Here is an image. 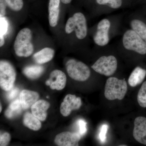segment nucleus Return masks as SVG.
<instances>
[{
	"label": "nucleus",
	"mask_w": 146,
	"mask_h": 146,
	"mask_svg": "<svg viewBox=\"0 0 146 146\" xmlns=\"http://www.w3.org/2000/svg\"><path fill=\"white\" fill-rule=\"evenodd\" d=\"M32 32L29 29H22L18 33L14 43V49L19 57H27L32 54L34 47L31 42Z\"/></svg>",
	"instance_id": "obj_1"
},
{
	"label": "nucleus",
	"mask_w": 146,
	"mask_h": 146,
	"mask_svg": "<svg viewBox=\"0 0 146 146\" xmlns=\"http://www.w3.org/2000/svg\"><path fill=\"white\" fill-rule=\"evenodd\" d=\"M127 91V84L125 80L110 77L106 83L104 96L109 100H121L124 98Z\"/></svg>",
	"instance_id": "obj_2"
},
{
	"label": "nucleus",
	"mask_w": 146,
	"mask_h": 146,
	"mask_svg": "<svg viewBox=\"0 0 146 146\" xmlns=\"http://www.w3.org/2000/svg\"><path fill=\"white\" fill-rule=\"evenodd\" d=\"M65 31L67 34L74 31L78 39H84L87 35V27L86 19L83 13H76L69 18L65 25Z\"/></svg>",
	"instance_id": "obj_3"
},
{
	"label": "nucleus",
	"mask_w": 146,
	"mask_h": 146,
	"mask_svg": "<svg viewBox=\"0 0 146 146\" xmlns=\"http://www.w3.org/2000/svg\"><path fill=\"white\" fill-rule=\"evenodd\" d=\"M68 75L76 81H86L90 77L91 72L89 67L81 61L70 59L66 63Z\"/></svg>",
	"instance_id": "obj_4"
},
{
	"label": "nucleus",
	"mask_w": 146,
	"mask_h": 146,
	"mask_svg": "<svg viewBox=\"0 0 146 146\" xmlns=\"http://www.w3.org/2000/svg\"><path fill=\"white\" fill-rule=\"evenodd\" d=\"M124 47L140 54H146V42L133 30L126 32L123 38Z\"/></svg>",
	"instance_id": "obj_5"
},
{
	"label": "nucleus",
	"mask_w": 146,
	"mask_h": 146,
	"mask_svg": "<svg viewBox=\"0 0 146 146\" xmlns=\"http://www.w3.org/2000/svg\"><path fill=\"white\" fill-rule=\"evenodd\" d=\"M16 73L13 65L5 60L0 62V86L8 91L13 87L16 80Z\"/></svg>",
	"instance_id": "obj_6"
},
{
	"label": "nucleus",
	"mask_w": 146,
	"mask_h": 146,
	"mask_svg": "<svg viewBox=\"0 0 146 146\" xmlns=\"http://www.w3.org/2000/svg\"><path fill=\"white\" fill-rule=\"evenodd\" d=\"M117 68V60L113 56L100 57L91 66L95 72L106 76L112 75Z\"/></svg>",
	"instance_id": "obj_7"
},
{
	"label": "nucleus",
	"mask_w": 146,
	"mask_h": 146,
	"mask_svg": "<svg viewBox=\"0 0 146 146\" xmlns=\"http://www.w3.org/2000/svg\"><path fill=\"white\" fill-rule=\"evenodd\" d=\"M110 27L109 20L104 19L100 21L97 27V31L94 36V41L96 44L104 46L109 41L108 32Z\"/></svg>",
	"instance_id": "obj_8"
},
{
	"label": "nucleus",
	"mask_w": 146,
	"mask_h": 146,
	"mask_svg": "<svg viewBox=\"0 0 146 146\" xmlns=\"http://www.w3.org/2000/svg\"><path fill=\"white\" fill-rule=\"evenodd\" d=\"M82 103L81 98L75 95L68 94L64 98L60 106V112L64 117L70 115L72 110L79 109Z\"/></svg>",
	"instance_id": "obj_9"
},
{
	"label": "nucleus",
	"mask_w": 146,
	"mask_h": 146,
	"mask_svg": "<svg viewBox=\"0 0 146 146\" xmlns=\"http://www.w3.org/2000/svg\"><path fill=\"white\" fill-rule=\"evenodd\" d=\"M80 138L81 135L78 133L65 131L56 136L54 143L59 146H78Z\"/></svg>",
	"instance_id": "obj_10"
},
{
	"label": "nucleus",
	"mask_w": 146,
	"mask_h": 146,
	"mask_svg": "<svg viewBox=\"0 0 146 146\" xmlns=\"http://www.w3.org/2000/svg\"><path fill=\"white\" fill-rule=\"evenodd\" d=\"M67 82V77L65 73L60 70H56L51 72L50 78L46 82L52 90H61L65 88Z\"/></svg>",
	"instance_id": "obj_11"
},
{
	"label": "nucleus",
	"mask_w": 146,
	"mask_h": 146,
	"mask_svg": "<svg viewBox=\"0 0 146 146\" xmlns=\"http://www.w3.org/2000/svg\"><path fill=\"white\" fill-rule=\"evenodd\" d=\"M133 135L138 143L146 145V118L138 117L135 119Z\"/></svg>",
	"instance_id": "obj_12"
},
{
	"label": "nucleus",
	"mask_w": 146,
	"mask_h": 146,
	"mask_svg": "<svg viewBox=\"0 0 146 146\" xmlns=\"http://www.w3.org/2000/svg\"><path fill=\"white\" fill-rule=\"evenodd\" d=\"M50 107L48 102L44 100H39L31 107L33 115L42 121H44L47 117V111Z\"/></svg>",
	"instance_id": "obj_13"
},
{
	"label": "nucleus",
	"mask_w": 146,
	"mask_h": 146,
	"mask_svg": "<svg viewBox=\"0 0 146 146\" xmlns=\"http://www.w3.org/2000/svg\"><path fill=\"white\" fill-rule=\"evenodd\" d=\"M39 94L35 91L27 90H23L20 94V100L22 108L27 109L38 101Z\"/></svg>",
	"instance_id": "obj_14"
},
{
	"label": "nucleus",
	"mask_w": 146,
	"mask_h": 146,
	"mask_svg": "<svg viewBox=\"0 0 146 146\" xmlns=\"http://www.w3.org/2000/svg\"><path fill=\"white\" fill-rule=\"evenodd\" d=\"M60 0H50L48 5L49 22L52 27L57 25L59 12Z\"/></svg>",
	"instance_id": "obj_15"
},
{
	"label": "nucleus",
	"mask_w": 146,
	"mask_h": 146,
	"mask_svg": "<svg viewBox=\"0 0 146 146\" xmlns=\"http://www.w3.org/2000/svg\"><path fill=\"white\" fill-rule=\"evenodd\" d=\"M54 51L51 48L46 47L33 55V58L36 63L44 64L50 61L54 56Z\"/></svg>",
	"instance_id": "obj_16"
},
{
	"label": "nucleus",
	"mask_w": 146,
	"mask_h": 146,
	"mask_svg": "<svg viewBox=\"0 0 146 146\" xmlns=\"http://www.w3.org/2000/svg\"><path fill=\"white\" fill-rule=\"evenodd\" d=\"M146 76V70L140 67H137L133 70L129 78V84L131 87H135L141 84Z\"/></svg>",
	"instance_id": "obj_17"
},
{
	"label": "nucleus",
	"mask_w": 146,
	"mask_h": 146,
	"mask_svg": "<svg viewBox=\"0 0 146 146\" xmlns=\"http://www.w3.org/2000/svg\"><path fill=\"white\" fill-rule=\"evenodd\" d=\"M23 123L27 127L34 131L39 130L42 127L40 120L29 112H26L24 115Z\"/></svg>",
	"instance_id": "obj_18"
},
{
	"label": "nucleus",
	"mask_w": 146,
	"mask_h": 146,
	"mask_svg": "<svg viewBox=\"0 0 146 146\" xmlns=\"http://www.w3.org/2000/svg\"><path fill=\"white\" fill-rule=\"evenodd\" d=\"M22 108H23L20 100H16L9 105L5 113V116L8 119L15 117L21 113Z\"/></svg>",
	"instance_id": "obj_19"
},
{
	"label": "nucleus",
	"mask_w": 146,
	"mask_h": 146,
	"mask_svg": "<svg viewBox=\"0 0 146 146\" xmlns=\"http://www.w3.org/2000/svg\"><path fill=\"white\" fill-rule=\"evenodd\" d=\"M44 71V67L42 66L31 65L24 68L23 73L29 78L35 79L39 78Z\"/></svg>",
	"instance_id": "obj_20"
},
{
	"label": "nucleus",
	"mask_w": 146,
	"mask_h": 146,
	"mask_svg": "<svg viewBox=\"0 0 146 146\" xmlns=\"http://www.w3.org/2000/svg\"><path fill=\"white\" fill-rule=\"evenodd\" d=\"M131 26L132 30L146 42V25L139 20H133L131 22Z\"/></svg>",
	"instance_id": "obj_21"
},
{
	"label": "nucleus",
	"mask_w": 146,
	"mask_h": 146,
	"mask_svg": "<svg viewBox=\"0 0 146 146\" xmlns=\"http://www.w3.org/2000/svg\"><path fill=\"white\" fill-rule=\"evenodd\" d=\"M137 100L141 107L146 108V81L143 84L138 91Z\"/></svg>",
	"instance_id": "obj_22"
},
{
	"label": "nucleus",
	"mask_w": 146,
	"mask_h": 146,
	"mask_svg": "<svg viewBox=\"0 0 146 146\" xmlns=\"http://www.w3.org/2000/svg\"><path fill=\"white\" fill-rule=\"evenodd\" d=\"M97 3L101 5H106L113 9L119 8L122 5V0H96Z\"/></svg>",
	"instance_id": "obj_23"
},
{
	"label": "nucleus",
	"mask_w": 146,
	"mask_h": 146,
	"mask_svg": "<svg viewBox=\"0 0 146 146\" xmlns=\"http://www.w3.org/2000/svg\"><path fill=\"white\" fill-rule=\"evenodd\" d=\"M9 7L14 11L21 10L23 7V0H4Z\"/></svg>",
	"instance_id": "obj_24"
},
{
	"label": "nucleus",
	"mask_w": 146,
	"mask_h": 146,
	"mask_svg": "<svg viewBox=\"0 0 146 146\" xmlns=\"http://www.w3.org/2000/svg\"><path fill=\"white\" fill-rule=\"evenodd\" d=\"M8 22L4 17L0 18V36H4L7 33L8 30Z\"/></svg>",
	"instance_id": "obj_25"
},
{
	"label": "nucleus",
	"mask_w": 146,
	"mask_h": 146,
	"mask_svg": "<svg viewBox=\"0 0 146 146\" xmlns=\"http://www.w3.org/2000/svg\"><path fill=\"white\" fill-rule=\"evenodd\" d=\"M11 137L10 134L7 132L3 133L0 137V146H6L8 145L10 141Z\"/></svg>",
	"instance_id": "obj_26"
},
{
	"label": "nucleus",
	"mask_w": 146,
	"mask_h": 146,
	"mask_svg": "<svg viewBox=\"0 0 146 146\" xmlns=\"http://www.w3.org/2000/svg\"><path fill=\"white\" fill-rule=\"evenodd\" d=\"M108 128V125L106 124L103 125L101 128L99 133V138L102 143H104L106 141V133H107Z\"/></svg>",
	"instance_id": "obj_27"
},
{
	"label": "nucleus",
	"mask_w": 146,
	"mask_h": 146,
	"mask_svg": "<svg viewBox=\"0 0 146 146\" xmlns=\"http://www.w3.org/2000/svg\"><path fill=\"white\" fill-rule=\"evenodd\" d=\"M78 122L79 128V134L81 136H83L86 134L87 131L86 122L83 119L79 120Z\"/></svg>",
	"instance_id": "obj_28"
},
{
	"label": "nucleus",
	"mask_w": 146,
	"mask_h": 146,
	"mask_svg": "<svg viewBox=\"0 0 146 146\" xmlns=\"http://www.w3.org/2000/svg\"><path fill=\"white\" fill-rule=\"evenodd\" d=\"M8 93L7 94L6 97L9 100L15 98L17 95H18L19 92V89L17 87H13L10 90L8 91Z\"/></svg>",
	"instance_id": "obj_29"
},
{
	"label": "nucleus",
	"mask_w": 146,
	"mask_h": 146,
	"mask_svg": "<svg viewBox=\"0 0 146 146\" xmlns=\"http://www.w3.org/2000/svg\"><path fill=\"white\" fill-rule=\"evenodd\" d=\"M7 5L4 0H0V17H3L5 15Z\"/></svg>",
	"instance_id": "obj_30"
},
{
	"label": "nucleus",
	"mask_w": 146,
	"mask_h": 146,
	"mask_svg": "<svg viewBox=\"0 0 146 146\" xmlns=\"http://www.w3.org/2000/svg\"><path fill=\"white\" fill-rule=\"evenodd\" d=\"M5 44L4 36H1L0 37V46L2 47Z\"/></svg>",
	"instance_id": "obj_31"
},
{
	"label": "nucleus",
	"mask_w": 146,
	"mask_h": 146,
	"mask_svg": "<svg viewBox=\"0 0 146 146\" xmlns=\"http://www.w3.org/2000/svg\"><path fill=\"white\" fill-rule=\"evenodd\" d=\"M72 1V0H60L62 3L65 4H68L70 3Z\"/></svg>",
	"instance_id": "obj_32"
},
{
	"label": "nucleus",
	"mask_w": 146,
	"mask_h": 146,
	"mask_svg": "<svg viewBox=\"0 0 146 146\" xmlns=\"http://www.w3.org/2000/svg\"><path fill=\"white\" fill-rule=\"evenodd\" d=\"M0 107H1V108H0V112H1L2 110V105L1 104V106H0Z\"/></svg>",
	"instance_id": "obj_33"
}]
</instances>
